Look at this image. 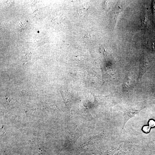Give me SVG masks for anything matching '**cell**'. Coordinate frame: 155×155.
I'll list each match as a JSON object with an SVG mask.
<instances>
[{"instance_id":"obj_1","label":"cell","mask_w":155,"mask_h":155,"mask_svg":"<svg viewBox=\"0 0 155 155\" xmlns=\"http://www.w3.org/2000/svg\"><path fill=\"white\" fill-rule=\"evenodd\" d=\"M147 68V64L145 63L144 60H142L141 62L140 73L138 77V80L141 79Z\"/></svg>"},{"instance_id":"obj_2","label":"cell","mask_w":155,"mask_h":155,"mask_svg":"<svg viewBox=\"0 0 155 155\" xmlns=\"http://www.w3.org/2000/svg\"><path fill=\"white\" fill-rule=\"evenodd\" d=\"M27 26V24L24 21L19 20L17 22L16 26L17 28L19 31L23 30Z\"/></svg>"},{"instance_id":"obj_3","label":"cell","mask_w":155,"mask_h":155,"mask_svg":"<svg viewBox=\"0 0 155 155\" xmlns=\"http://www.w3.org/2000/svg\"><path fill=\"white\" fill-rule=\"evenodd\" d=\"M129 75L128 76L125 80L123 84V89L125 90H128L130 85L131 78Z\"/></svg>"},{"instance_id":"obj_4","label":"cell","mask_w":155,"mask_h":155,"mask_svg":"<svg viewBox=\"0 0 155 155\" xmlns=\"http://www.w3.org/2000/svg\"><path fill=\"white\" fill-rule=\"evenodd\" d=\"M94 97L95 100V102L97 103L102 102L104 99H105L108 97V95L104 96L103 95H94Z\"/></svg>"},{"instance_id":"obj_5","label":"cell","mask_w":155,"mask_h":155,"mask_svg":"<svg viewBox=\"0 0 155 155\" xmlns=\"http://www.w3.org/2000/svg\"><path fill=\"white\" fill-rule=\"evenodd\" d=\"M147 46L151 50H155V41H150L148 42Z\"/></svg>"},{"instance_id":"obj_6","label":"cell","mask_w":155,"mask_h":155,"mask_svg":"<svg viewBox=\"0 0 155 155\" xmlns=\"http://www.w3.org/2000/svg\"><path fill=\"white\" fill-rule=\"evenodd\" d=\"M149 125L150 127H154L155 126V121L154 120H150L149 122Z\"/></svg>"},{"instance_id":"obj_7","label":"cell","mask_w":155,"mask_h":155,"mask_svg":"<svg viewBox=\"0 0 155 155\" xmlns=\"http://www.w3.org/2000/svg\"><path fill=\"white\" fill-rule=\"evenodd\" d=\"M150 127L149 126H145L143 128V130L144 131L146 132V133H148L149 132L150 129Z\"/></svg>"},{"instance_id":"obj_8","label":"cell","mask_w":155,"mask_h":155,"mask_svg":"<svg viewBox=\"0 0 155 155\" xmlns=\"http://www.w3.org/2000/svg\"><path fill=\"white\" fill-rule=\"evenodd\" d=\"M95 36V34L93 33H88V34L85 35V37H91Z\"/></svg>"},{"instance_id":"obj_9","label":"cell","mask_w":155,"mask_h":155,"mask_svg":"<svg viewBox=\"0 0 155 155\" xmlns=\"http://www.w3.org/2000/svg\"><path fill=\"white\" fill-rule=\"evenodd\" d=\"M30 57L29 56V55H26L24 56V61L25 62H28V61H29L30 59Z\"/></svg>"}]
</instances>
